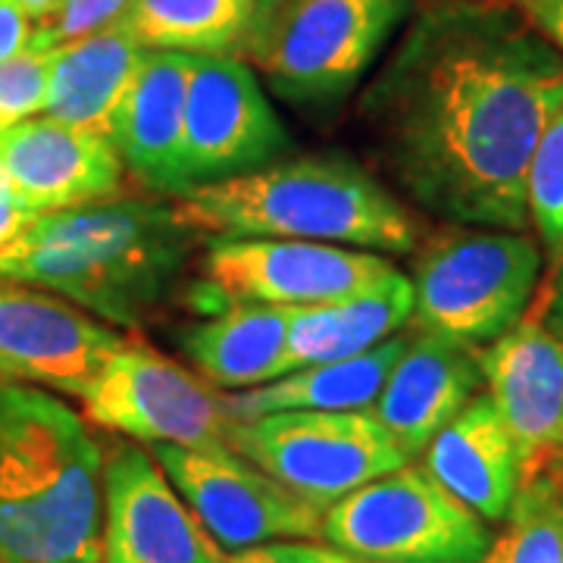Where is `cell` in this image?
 I'll list each match as a JSON object with an SVG mask.
<instances>
[{"label":"cell","instance_id":"6da1fadb","mask_svg":"<svg viewBox=\"0 0 563 563\" xmlns=\"http://www.w3.org/2000/svg\"><path fill=\"white\" fill-rule=\"evenodd\" d=\"M563 57L507 0H432L361 98L385 173L451 225L526 232V173Z\"/></svg>","mask_w":563,"mask_h":563},{"label":"cell","instance_id":"7a4b0ae2","mask_svg":"<svg viewBox=\"0 0 563 563\" xmlns=\"http://www.w3.org/2000/svg\"><path fill=\"white\" fill-rule=\"evenodd\" d=\"M198 232L173 201H110L41 213L0 247V282L76 303L117 329H139L173 298Z\"/></svg>","mask_w":563,"mask_h":563},{"label":"cell","instance_id":"3957f363","mask_svg":"<svg viewBox=\"0 0 563 563\" xmlns=\"http://www.w3.org/2000/svg\"><path fill=\"white\" fill-rule=\"evenodd\" d=\"M103 457L60 398L0 383V563H101Z\"/></svg>","mask_w":563,"mask_h":563},{"label":"cell","instance_id":"277c9868","mask_svg":"<svg viewBox=\"0 0 563 563\" xmlns=\"http://www.w3.org/2000/svg\"><path fill=\"white\" fill-rule=\"evenodd\" d=\"M179 217L207 239H291L410 254L417 222L383 181L342 154L266 163L254 173L188 188Z\"/></svg>","mask_w":563,"mask_h":563},{"label":"cell","instance_id":"5b68a950","mask_svg":"<svg viewBox=\"0 0 563 563\" xmlns=\"http://www.w3.org/2000/svg\"><path fill=\"white\" fill-rule=\"evenodd\" d=\"M410 0H266L242 60L295 103L351 91L383 54Z\"/></svg>","mask_w":563,"mask_h":563},{"label":"cell","instance_id":"8992f818","mask_svg":"<svg viewBox=\"0 0 563 563\" xmlns=\"http://www.w3.org/2000/svg\"><path fill=\"white\" fill-rule=\"evenodd\" d=\"M539 273L542 247L526 232L457 225L420 254L410 320L422 335L476 351L523 320Z\"/></svg>","mask_w":563,"mask_h":563},{"label":"cell","instance_id":"52a82bcc","mask_svg":"<svg viewBox=\"0 0 563 563\" xmlns=\"http://www.w3.org/2000/svg\"><path fill=\"white\" fill-rule=\"evenodd\" d=\"M322 539L366 563H479L492 542L483 517L410 463L332 504Z\"/></svg>","mask_w":563,"mask_h":563},{"label":"cell","instance_id":"ba28073f","mask_svg":"<svg viewBox=\"0 0 563 563\" xmlns=\"http://www.w3.org/2000/svg\"><path fill=\"white\" fill-rule=\"evenodd\" d=\"M229 448L322 510L410 463L383 422L363 410H282L232 422Z\"/></svg>","mask_w":563,"mask_h":563},{"label":"cell","instance_id":"9c48e42d","mask_svg":"<svg viewBox=\"0 0 563 563\" xmlns=\"http://www.w3.org/2000/svg\"><path fill=\"white\" fill-rule=\"evenodd\" d=\"M88 420L147 444L229 448L232 420L210 383L147 344H122L81 391Z\"/></svg>","mask_w":563,"mask_h":563},{"label":"cell","instance_id":"30bf717a","mask_svg":"<svg viewBox=\"0 0 563 563\" xmlns=\"http://www.w3.org/2000/svg\"><path fill=\"white\" fill-rule=\"evenodd\" d=\"M154 461L201 529L225 554L322 536V507L303 501L232 448L154 444Z\"/></svg>","mask_w":563,"mask_h":563},{"label":"cell","instance_id":"8fae6325","mask_svg":"<svg viewBox=\"0 0 563 563\" xmlns=\"http://www.w3.org/2000/svg\"><path fill=\"white\" fill-rule=\"evenodd\" d=\"M198 263L210 298L273 307L344 301L395 273L376 251L291 239H210Z\"/></svg>","mask_w":563,"mask_h":563},{"label":"cell","instance_id":"7c38bea8","mask_svg":"<svg viewBox=\"0 0 563 563\" xmlns=\"http://www.w3.org/2000/svg\"><path fill=\"white\" fill-rule=\"evenodd\" d=\"M288 147L257 69L242 57H195L185 98V191L254 173Z\"/></svg>","mask_w":563,"mask_h":563},{"label":"cell","instance_id":"4fadbf2b","mask_svg":"<svg viewBox=\"0 0 563 563\" xmlns=\"http://www.w3.org/2000/svg\"><path fill=\"white\" fill-rule=\"evenodd\" d=\"M125 339L91 317L20 282H0V383L47 385L81 398Z\"/></svg>","mask_w":563,"mask_h":563},{"label":"cell","instance_id":"5bb4252c","mask_svg":"<svg viewBox=\"0 0 563 563\" xmlns=\"http://www.w3.org/2000/svg\"><path fill=\"white\" fill-rule=\"evenodd\" d=\"M220 558L154 454L120 444L103 461L101 563H220Z\"/></svg>","mask_w":563,"mask_h":563},{"label":"cell","instance_id":"9a60e30c","mask_svg":"<svg viewBox=\"0 0 563 563\" xmlns=\"http://www.w3.org/2000/svg\"><path fill=\"white\" fill-rule=\"evenodd\" d=\"M483 383L520 454L523 483L563 461V342L520 320L479 351Z\"/></svg>","mask_w":563,"mask_h":563},{"label":"cell","instance_id":"2e32d148","mask_svg":"<svg viewBox=\"0 0 563 563\" xmlns=\"http://www.w3.org/2000/svg\"><path fill=\"white\" fill-rule=\"evenodd\" d=\"M0 169L29 213L110 201L122 191L125 166L110 135L51 117L0 129Z\"/></svg>","mask_w":563,"mask_h":563},{"label":"cell","instance_id":"e0dca14e","mask_svg":"<svg viewBox=\"0 0 563 563\" xmlns=\"http://www.w3.org/2000/svg\"><path fill=\"white\" fill-rule=\"evenodd\" d=\"M195 54L147 51L110 120V141L132 179L151 195H185L181 139Z\"/></svg>","mask_w":563,"mask_h":563},{"label":"cell","instance_id":"ac0fdd59","mask_svg":"<svg viewBox=\"0 0 563 563\" xmlns=\"http://www.w3.org/2000/svg\"><path fill=\"white\" fill-rule=\"evenodd\" d=\"M479 385L483 369L476 351L420 332L413 342H404L369 413L413 457L461 413Z\"/></svg>","mask_w":563,"mask_h":563},{"label":"cell","instance_id":"d6986e66","mask_svg":"<svg viewBox=\"0 0 563 563\" xmlns=\"http://www.w3.org/2000/svg\"><path fill=\"white\" fill-rule=\"evenodd\" d=\"M422 470L476 517L501 523L520 492V454L495 401L473 395L454 420L426 444Z\"/></svg>","mask_w":563,"mask_h":563},{"label":"cell","instance_id":"ffe728a7","mask_svg":"<svg viewBox=\"0 0 563 563\" xmlns=\"http://www.w3.org/2000/svg\"><path fill=\"white\" fill-rule=\"evenodd\" d=\"M410 317L413 282L401 269L388 273L373 288L344 301L295 307L285 347V373L357 357L363 351L388 342L401 325L410 322Z\"/></svg>","mask_w":563,"mask_h":563},{"label":"cell","instance_id":"44dd1931","mask_svg":"<svg viewBox=\"0 0 563 563\" xmlns=\"http://www.w3.org/2000/svg\"><path fill=\"white\" fill-rule=\"evenodd\" d=\"M295 307L232 303L220 317L179 332L181 354L217 388H254L285 376V347Z\"/></svg>","mask_w":563,"mask_h":563},{"label":"cell","instance_id":"7402d4cb","mask_svg":"<svg viewBox=\"0 0 563 563\" xmlns=\"http://www.w3.org/2000/svg\"><path fill=\"white\" fill-rule=\"evenodd\" d=\"M141 57L144 47L125 22L51 51V88L44 113L66 125L107 135Z\"/></svg>","mask_w":563,"mask_h":563},{"label":"cell","instance_id":"603a6c76","mask_svg":"<svg viewBox=\"0 0 563 563\" xmlns=\"http://www.w3.org/2000/svg\"><path fill=\"white\" fill-rule=\"evenodd\" d=\"M407 339L391 335L347 361L303 366L285 373L279 379L254 388H242L235 395H222V407L232 422L257 420L282 410H363L376 404L391 366L398 363Z\"/></svg>","mask_w":563,"mask_h":563},{"label":"cell","instance_id":"cb8c5ba5","mask_svg":"<svg viewBox=\"0 0 563 563\" xmlns=\"http://www.w3.org/2000/svg\"><path fill=\"white\" fill-rule=\"evenodd\" d=\"M266 0H132L125 25L147 51L242 57Z\"/></svg>","mask_w":563,"mask_h":563},{"label":"cell","instance_id":"d4e9b609","mask_svg":"<svg viewBox=\"0 0 563 563\" xmlns=\"http://www.w3.org/2000/svg\"><path fill=\"white\" fill-rule=\"evenodd\" d=\"M504 532L488 542L479 563H563V479L548 470L520 483L501 520Z\"/></svg>","mask_w":563,"mask_h":563},{"label":"cell","instance_id":"484cf974","mask_svg":"<svg viewBox=\"0 0 563 563\" xmlns=\"http://www.w3.org/2000/svg\"><path fill=\"white\" fill-rule=\"evenodd\" d=\"M526 213L548 257L563 263V107L544 125L526 173Z\"/></svg>","mask_w":563,"mask_h":563},{"label":"cell","instance_id":"4316f807","mask_svg":"<svg viewBox=\"0 0 563 563\" xmlns=\"http://www.w3.org/2000/svg\"><path fill=\"white\" fill-rule=\"evenodd\" d=\"M51 88V51L22 47L20 54L0 60V129L32 120L47 107Z\"/></svg>","mask_w":563,"mask_h":563},{"label":"cell","instance_id":"83f0119b","mask_svg":"<svg viewBox=\"0 0 563 563\" xmlns=\"http://www.w3.org/2000/svg\"><path fill=\"white\" fill-rule=\"evenodd\" d=\"M129 3L132 0H63L60 13L44 25H35L29 44L38 51H57L69 41L88 38L125 20Z\"/></svg>","mask_w":563,"mask_h":563},{"label":"cell","instance_id":"f1b7e54d","mask_svg":"<svg viewBox=\"0 0 563 563\" xmlns=\"http://www.w3.org/2000/svg\"><path fill=\"white\" fill-rule=\"evenodd\" d=\"M220 563H366L342 548H325V544H303V542H269L257 548H244L222 554Z\"/></svg>","mask_w":563,"mask_h":563},{"label":"cell","instance_id":"f546056e","mask_svg":"<svg viewBox=\"0 0 563 563\" xmlns=\"http://www.w3.org/2000/svg\"><path fill=\"white\" fill-rule=\"evenodd\" d=\"M517 10L563 57V0H517Z\"/></svg>","mask_w":563,"mask_h":563},{"label":"cell","instance_id":"4dcf8cb0","mask_svg":"<svg viewBox=\"0 0 563 563\" xmlns=\"http://www.w3.org/2000/svg\"><path fill=\"white\" fill-rule=\"evenodd\" d=\"M35 32V22L22 13L16 0H0V60L20 54L22 47H29Z\"/></svg>","mask_w":563,"mask_h":563},{"label":"cell","instance_id":"1f68e13d","mask_svg":"<svg viewBox=\"0 0 563 563\" xmlns=\"http://www.w3.org/2000/svg\"><path fill=\"white\" fill-rule=\"evenodd\" d=\"M32 220H35V213H29V210L22 207V201L16 198V191H13V185H10V179H7L3 169H0V247L13 242Z\"/></svg>","mask_w":563,"mask_h":563},{"label":"cell","instance_id":"d6a6232c","mask_svg":"<svg viewBox=\"0 0 563 563\" xmlns=\"http://www.w3.org/2000/svg\"><path fill=\"white\" fill-rule=\"evenodd\" d=\"M544 325L558 335L563 342V263L558 269V279L551 285V298H548V307H544Z\"/></svg>","mask_w":563,"mask_h":563},{"label":"cell","instance_id":"836d02e7","mask_svg":"<svg viewBox=\"0 0 563 563\" xmlns=\"http://www.w3.org/2000/svg\"><path fill=\"white\" fill-rule=\"evenodd\" d=\"M16 3H20L22 13L35 22V25H44V22L54 20L63 7V0H16Z\"/></svg>","mask_w":563,"mask_h":563}]
</instances>
